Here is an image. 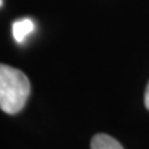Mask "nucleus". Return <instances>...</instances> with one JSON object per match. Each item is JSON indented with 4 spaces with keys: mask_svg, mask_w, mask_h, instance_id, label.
<instances>
[{
    "mask_svg": "<svg viewBox=\"0 0 149 149\" xmlns=\"http://www.w3.org/2000/svg\"><path fill=\"white\" fill-rule=\"evenodd\" d=\"M30 95L26 74L9 65L0 63V109L8 114L19 113Z\"/></svg>",
    "mask_w": 149,
    "mask_h": 149,
    "instance_id": "obj_1",
    "label": "nucleus"
},
{
    "mask_svg": "<svg viewBox=\"0 0 149 149\" xmlns=\"http://www.w3.org/2000/svg\"><path fill=\"white\" fill-rule=\"evenodd\" d=\"M35 30L34 21L29 17H24L20 20L14 21L13 24V36L16 42L22 44L27 39V36L31 35Z\"/></svg>",
    "mask_w": 149,
    "mask_h": 149,
    "instance_id": "obj_2",
    "label": "nucleus"
},
{
    "mask_svg": "<svg viewBox=\"0 0 149 149\" xmlns=\"http://www.w3.org/2000/svg\"><path fill=\"white\" fill-rule=\"evenodd\" d=\"M91 149H123L118 141L108 134H96L91 141Z\"/></svg>",
    "mask_w": 149,
    "mask_h": 149,
    "instance_id": "obj_3",
    "label": "nucleus"
},
{
    "mask_svg": "<svg viewBox=\"0 0 149 149\" xmlns=\"http://www.w3.org/2000/svg\"><path fill=\"white\" fill-rule=\"evenodd\" d=\"M144 104H146V107L149 109V82L146 88V93H144Z\"/></svg>",
    "mask_w": 149,
    "mask_h": 149,
    "instance_id": "obj_4",
    "label": "nucleus"
},
{
    "mask_svg": "<svg viewBox=\"0 0 149 149\" xmlns=\"http://www.w3.org/2000/svg\"><path fill=\"white\" fill-rule=\"evenodd\" d=\"M1 4H3V0H0V6H1Z\"/></svg>",
    "mask_w": 149,
    "mask_h": 149,
    "instance_id": "obj_5",
    "label": "nucleus"
}]
</instances>
